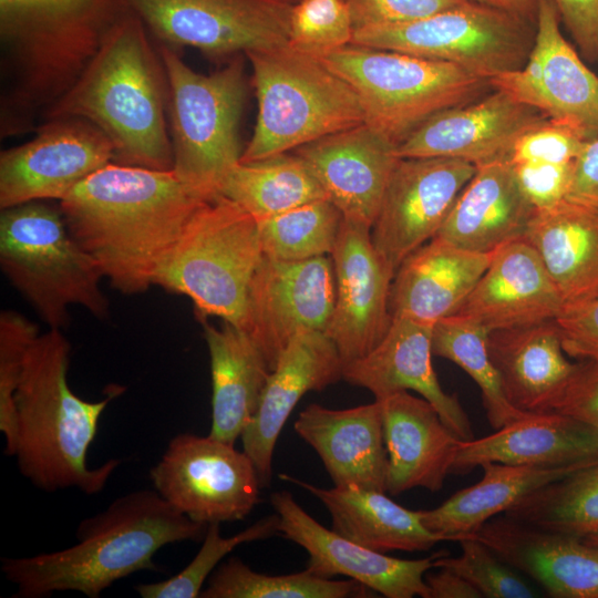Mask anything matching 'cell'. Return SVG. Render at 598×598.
Returning a JSON list of instances; mask_svg holds the SVG:
<instances>
[{
    "label": "cell",
    "instance_id": "6da1fadb",
    "mask_svg": "<svg viewBox=\"0 0 598 598\" xmlns=\"http://www.w3.org/2000/svg\"><path fill=\"white\" fill-rule=\"evenodd\" d=\"M202 200L173 171L110 163L58 202L69 231L121 293L154 286L155 274Z\"/></svg>",
    "mask_w": 598,
    "mask_h": 598
},
{
    "label": "cell",
    "instance_id": "7a4b0ae2",
    "mask_svg": "<svg viewBox=\"0 0 598 598\" xmlns=\"http://www.w3.org/2000/svg\"><path fill=\"white\" fill-rule=\"evenodd\" d=\"M168 89L163 62L143 21L125 7L106 28L97 50L47 120L90 122L110 140L113 163L173 169Z\"/></svg>",
    "mask_w": 598,
    "mask_h": 598
},
{
    "label": "cell",
    "instance_id": "3957f363",
    "mask_svg": "<svg viewBox=\"0 0 598 598\" xmlns=\"http://www.w3.org/2000/svg\"><path fill=\"white\" fill-rule=\"evenodd\" d=\"M207 525L176 511L154 488L115 498L82 519L74 545L27 557H2L0 569L16 586L14 598L76 591L97 598L114 582L141 570H158L153 558L164 546L203 540Z\"/></svg>",
    "mask_w": 598,
    "mask_h": 598
},
{
    "label": "cell",
    "instance_id": "277c9868",
    "mask_svg": "<svg viewBox=\"0 0 598 598\" xmlns=\"http://www.w3.org/2000/svg\"><path fill=\"white\" fill-rule=\"evenodd\" d=\"M71 343L61 329L49 328L30 346L16 391L17 445L21 475L53 493L74 488L91 496L104 489L121 460L90 468L87 452L107 404L123 392L111 385L100 401H86L70 388Z\"/></svg>",
    "mask_w": 598,
    "mask_h": 598
},
{
    "label": "cell",
    "instance_id": "5b68a950",
    "mask_svg": "<svg viewBox=\"0 0 598 598\" xmlns=\"http://www.w3.org/2000/svg\"><path fill=\"white\" fill-rule=\"evenodd\" d=\"M262 257L257 219L217 195L196 206L159 265L154 286L189 298L203 322L216 317L241 329Z\"/></svg>",
    "mask_w": 598,
    "mask_h": 598
},
{
    "label": "cell",
    "instance_id": "8992f818",
    "mask_svg": "<svg viewBox=\"0 0 598 598\" xmlns=\"http://www.w3.org/2000/svg\"><path fill=\"white\" fill-rule=\"evenodd\" d=\"M258 102L240 162L289 153L364 123L353 89L319 58L289 44L246 53Z\"/></svg>",
    "mask_w": 598,
    "mask_h": 598
},
{
    "label": "cell",
    "instance_id": "52a82bcc",
    "mask_svg": "<svg viewBox=\"0 0 598 598\" xmlns=\"http://www.w3.org/2000/svg\"><path fill=\"white\" fill-rule=\"evenodd\" d=\"M0 267L49 328L63 330L71 306L99 319L110 315L104 278L69 231L59 204L37 200L1 209Z\"/></svg>",
    "mask_w": 598,
    "mask_h": 598
},
{
    "label": "cell",
    "instance_id": "ba28073f",
    "mask_svg": "<svg viewBox=\"0 0 598 598\" xmlns=\"http://www.w3.org/2000/svg\"><path fill=\"white\" fill-rule=\"evenodd\" d=\"M168 89V125L173 172L198 199L218 195L240 162L239 121L246 97L240 55L210 73L190 69L167 44H161Z\"/></svg>",
    "mask_w": 598,
    "mask_h": 598
},
{
    "label": "cell",
    "instance_id": "9c48e42d",
    "mask_svg": "<svg viewBox=\"0 0 598 598\" xmlns=\"http://www.w3.org/2000/svg\"><path fill=\"white\" fill-rule=\"evenodd\" d=\"M319 59L353 89L364 123L396 146L436 113L493 90L455 64L398 51L349 44Z\"/></svg>",
    "mask_w": 598,
    "mask_h": 598
},
{
    "label": "cell",
    "instance_id": "30bf717a",
    "mask_svg": "<svg viewBox=\"0 0 598 598\" xmlns=\"http://www.w3.org/2000/svg\"><path fill=\"white\" fill-rule=\"evenodd\" d=\"M121 0H0V30L16 62L11 95L38 109L75 82L123 10Z\"/></svg>",
    "mask_w": 598,
    "mask_h": 598
},
{
    "label": "cell",
    "instance_id": "8fae6325",
    "mask_svg": "<svg viewBox=\"0 0 598 598\" xmlns=\"http://www.w3.org/2000/svg\"><path fill=\"white\" fill-rule=\"evenodd\" d=\"M534 24L468 0L413 22L355 28L351 44L452 63L489 81L524 66Z\"/></svg>",
    "mask_w": 598,
    "mask_h": 598
},
{
    "label": "cell",
    "instance_id": "7c38bea8",
    "mask_svg": "<svg viewBox=\"0 0 598 598\" xmlns=\"http://www.w3.org/2000/svg\"><path fill=\"white\" fill-rule=\"evenodd\" d=\"M153 488L176 511L208 525L245 519L260 502L250 457L209 435L178 433L150 470Z\"/></svg>",
    "mask_w": 598,
    "mask_h": 598
},
{
    "label": "cell",
    "instance_id": "4fadbf2b",
    "mask_svg": "<svg viewBox=\"0 0 598 598\" xmlns=\"http://www.w3.org/2000/svg\"><path fill=\"white\" fill-rule=\"evenodd\" d=\"M163 44L210 58L288 44L291 0H121Z\"/></svg>",
    "mask_w": 598,
    "mask_h": 598
},
{
    "label": "cell",
    "instance_id": "5bb4252c",
    "mask_svg": "<svg viewBox=\"0 0 598 598\" xmlns=\"http://www.w3.org/2000/svg\"><path fill=\"white\" fill-rule=\"evenodd\" d=\"M334 300L336 279L328 256L298 261L264 256L248 289L241 330L271 372L298 333L327 332Z\"/></svg>",
    "mask_w": 598,
    "mask_h": 598
},
{
    "label": "cell",
    "instance_id": "9a60e30c",
    "mask_svg": "<svg viewBox=\"0 0 598 598\" xmlns=\"http://www.w3.org/2000/svg\"><path fill=\"white\" fill-rule=\"evenodd\" d=\"M559 22L554 1L538 0L535 41L526 63L489 83L590 141L598 137V76L564 38Z\"/></svg>",
    "mask_w": 598,
    "mask_h": 598
},
{
    "label": "cell",
    "instance_id": "2e32d148",
    "mask_svg": "<svg viewBox=\"0 0 598 598\" xmlns=\"http://www.w3.org/2000/svg\"><path fill=\"white\" fill-rule=\"evenodd\" d=\"M475 172L474 164L455 158L399 159L371 228L373 245L394 275L436 236Z\"/></svg>",
    "mask_w": 598,
    "mask_h": 598
},
{
    "label": "cell",
    "instance_id": "e0dca14e",
    "mask_svg": "<svg viewBox=\"0 0 598 598\" xmlns=\"http://www.w3.org/2000/svg\"><path fill=\"white\" fill-rule=\"evenodd\" d=\"M113 159L112 143L90 122L48 120L31 141L1 152L0 208L37 200L60 202Z\"/></svg>",
    "mask_w": 598,
    "mask_h": 598
},
{
    "label": "cell",
    "instance_id": "ac0fdd59",
    "mask_svg": "<svg viewBox=\"0 0 598 598\" xmlns=\"http://www.w3.org/2000/svg\"><path fill=\"white\" fill-rule=\"evenodd\" d=\"M371 226L342 218L331 252L336 300L327 334L343 367L371 352L386 334L394 271L373 245Z\"/></svg>",
    "mask_w": 598,
    "mask_h": 598
},
{
    "label": "cell",
    "instance_id": "d6986e66",
    "mask_svg": "<svg viewBox=\"0 0 598 598\" xmlns=\"http://www.w3.org/2000/svg\"><path fill=\"white\" fill-rule=\"evenodd\" d=\"M279 517V534L302 547L307 569L317 576H346L386 598H430L425 574L441 551L420 559H401L367 548L312 518L287 491L270 495Z\"/></svg>",
    "mask_w": 598,
    "mask_h": 598
},
{
    "label": "cell",
    "instance_id": "ffe728a7",
    "mask_svg": "<svg viewBox=\"0 0 598 598\" xmlns=\"http://www.w3.org/2000/svg\"><path fill=\"white\" fill-rule=\"evenodd\" d=\"M545 118L535 107L493 89L431 116L396 146V153L400 158H455L476 167L508 161L516 140Z\"/></svg>",
    "mask_w": 598,
    "mask_h": 598
},
{
    "label": "cell",
    "instance_id": "44dd1931",
    "mask_svg": "<svg viewBox=\"0 0 598 598\" xmlns=\"http://www.w3.org/2000/svg\"><path fill=\"white\" fill-rule=\"evenodd\" d=\"M343 379V362L330 337L320 330L298 333L269 373L258 410L244 430L243 451L250 457L261 487L272 477V457L282 427L300 399Z\"/></svg>",
    "mask_w": 598,
    "mask_h": 598
},
{
    "label": "cell",
    "instance_id": "7402d4cb",
    "mask_svg": "<svg viewBox=\"0 0 598 598\" xmlns=\"http://www.w3.org/2000/svg\"><path fill=\"white\" fill-rule=\"evenodd\" d=\"M292 152L308 165L343 218L372 227L400 159L395 144L363 123Z\"/></svg>",
    "mask_w": 598,
    "mask_h": 598
},
{
    "label": "cell",
    "instance_id": "603a6c76",
    "mask_svg": "<svg viewBox=\"0 0 598 598\" xmlns=\"http://www.w3.org/2000/svg\"><path fill=\"white\" fill-rule=\"evenodd\" d=\"M432 323L392 318L380 343L367 355L343 367V380L369 390L374 399L398 391H415L439 412L461 440L475 439L471 420L456 394L441 386L432 364Z\"/></svg>",
    "mask_w": 598,
    "mask_h": 598
},
{
    "label": "cell",
    "instance_id": "cb8c5ba5",
    "mask_svg": "<svg viewBox=\"0 0 598 598\" xmlns=\"http://www.w3.org/2000/svg\"><path fill=\"white\" fill-rule=\"evenodd\" d=\"M564 302L536 250L522 237L496 249L455 315L491 332L554 320Z\"/></svg>",
    "mask_w": 598,
    "mask_h": 598
},
{
    "label": "cell",
    "instance_id": "d4e9b609",
    "mask_svg": "<svg viewBox=\"0 0 598 598\" xmlns=\"http://www.w3.org/2000/svg\"><path fill=\"white\" fill-rule=\"evenodd\" d=\"M474 536L554 598H598V547L537 528L506 515L487 520Z\"/></svg>",
    "mask_w": 598,
    "mask_h": 598
},
{
    "label": "cell",
    "instance_id": "484cf974",
    "mask_svg": "<svg viewBox=\"0 0 598 598\" xmlns=\"http://www.w3.org/2000/svg\"><path fill=\"white\" fill-rule=\"evenodd\" d=\"M293 429L319 455L334 486L386 493L389 460L378 400L348 409L311 403Z\"/></svg>",
    "mask_w": 598,
    "mask_h": 598
},
{
    "label": "cell",
    "instance_id": "4316f807",
    "mask_svg": "<svg viewBox=\"0 0 598 598\" xmlns=\"http://www.w3.org/2000/svg\"><path fill=\"white\" fill-rule=\"evenodd\" d=\"M379 401L388 452L386 492L443 488L461 440L424 398L398 391Z\"/></svg>",
    "mask_w": 598,
    "mask_h": 598
},
{
    "label": "cell",
    "instance_id": "83f0119b",
    "mask_svg": "<svg viewBox=\"0 0 598 598\" xmlns=\"http://www.w3.org/2000/svg\"><path fill=\"white\" fill-rule=\"evenodd\" d=\"M598 461V430L555 412L529 414L491 435L462 441L451 474L483 463L560 467Z\"/></svg>",
    "mask_w": 598,
    "mask_h": 598
},
{
    "label": "cell",
    "instance_id": "f1b7e54d",
    "mask_svg": "<svg viewBox=\"0 0 598 598\" xmlns=\"http://www.w3.org/2000/svg\"><path fill=\"white\" fill-rule=\"evenodd\" d=\"M495 251H471L433 237L396 269L390 291L392 318L434 324L455 315L489 266Z\"/></svg>",
    "mask_w": 598,
    "mask_h": 598
},
{
    "label": "cell",
    "instance_id": "f546056e",
    "mask_svg": "<svg viewBox=\"0 0 598 598\" xmlns=\"http://www.w3.org/2000/svg\"><path fill=\"white\" fill-rule=\"evenodd\" d=\"M487 348L507 401L525 413H548L579 364L568 360L555 319L493 330Z\"/></svg>",
    "mask_w": 598,
    "mask_h": 598
},
{
    "label": "cell",
    "instance_id": "4dcf8cb0",
    "mask_svg": "<svg viewBox=\"0 0 598 598\" xmlns=\"http://www.w3.org/2000/svg\"><path fill=\"white\" fill-rule=\"evenodd\" d=\"M535 210L511 162H492L476 167L436 236L466 250L494 251L524 237Z\"/></svg>",
    "mask_w": 598,
    "mask_h": 598
},
{
    "label": "cell",
    "instance_id": "1f68e13d",
    "mask_svg": "<svg viewBox=\"0 0 598 598\" xmlns=\"http://www.w3.org/2000/svg\"><path fill=\"white\" fill-rule=\"evenodd\" d=\"M279 477L318 498L329 512L334 532L372 550L426 551L447 540L424 526L420 511L401 506L385 492L352 486L323 488L288 474Z\"/></svg>",
    "mask_w": 598,
    "mask_h": 598
},
{
    "label": "cell",
    "instance_id": "d6a6232c",
    "mask_svg": "<svg viewBox=\"0 0 598 598\" xmlns=\"http://www.w3.org/2000/svg\"><path fill=\"white\" fill-rule=\"evenodd\" d=\"M203 324L213 388L208 435L235 444L258 410L270 370L245 331Z\"/></svg>",
    "mask_w": 598,
    "mask_h": 598
},
{
    "label": "cell",
    "instance_id": "836d02e7",
    "mask_svg": "<svg viewBox=\"0 0 598 598\" xmlns=\"http://www.w3.org/2000/svg\"><path fill=\"white\" fill-rule=\"evenodd\" d=\"M564 301L598 288V210L570 202L535 210L524 236Z\"/></svg>",
    "mask_w": 598,
    "mask_h": 598
},
{
    "label": "cell",
    "instance_id": "e575fe53",
    "mask_svg": "<svg viewBox=\"0 0 598 598\" xmlns=\"http://www.w3.org/2000/svg\"><path fill=\"white\" fill-rule=\"evenodd\" d=\"M591 463L595 462L560 467L483 463V476L476 484L457 491L435 508L420 511L422 522L431 532L458 542L529 493Z\"/></svg>",
    "mask_w": 598,
    "mask_h": 598
},
{
    "label": "cell",
    "instance_id": "d590c367",
    "mask_svg": "<svg viewBox=\"0 0 598 598\" xmlns=\"http://www.w3.org/2000/svg\"><path fill=\"white\" fill-rule=\"evenodd\" d=\"M218 195L231 199L257 220L328 198L311 169L293 152L239 162L223 181Z\"/></svg>",
    "mask_w": 598,
    "mask_h": 598
},
{
    "label": "cell",
    "instance_id": "8d00e7d4",
    "mask_svg": "<svg viewBox=\"0 0 598 598\" xmlns=\"http://www.w3.org/2000/svg\"><path fill=\"white\" fill-rule=\"evenodd\" d=\"M504 515L581 539L598 535V461L529 493Z\"/></svg>",
    "mask_w": 598,
    "mask_h": 598
},
{
    "label": "cell",
    "instance_id": "74e56055",
    "mask_svg": "<svg viewBox=\"0 0 598 598\" xmlns=\"http://www.w3.org/2000/svg\"><path fill=\"white\" fill-rule=\"evenodd\" d=\"M488 331L475 321L451 316L436 321L432 331L433 355L447 359L478 385L486 419L498 430L532 413L515 409L507 401L487 348Z\"/></svg>",
    "mask_w": 598,
    "mask_h": 598
},
{
    "label": "cell",
    "instance_id": "f35d334b",
    "mask_svg": "<svg viewBox=\"0 0 598 598\" xmlns=\"http://www.w3.org/2000/svg\"><path fill=\"white\" fill-rule=\"evenodd\" d=\"M199 598H349L368 597L370 589L353 580H333L309 569L288 575L252 570L238 557L221 563L207 579Z\"/></svg>",
    "mask_w": 598,
    "mask_h": 598
},
{
    "label": "cell",
    "instance_id": "ab89813d",
    "mask_svg": "<svg viewBox=\"0 0 598 598\" xmlns=\"http://www.w3.org/2000/svg\"><path fill=\"white\" fill-rule=\"evenodd\" d=\"M342 218L329 198H321L257 220L264 256L298 261L331 255Z\"/></svg>",
    "mask_w": 598,
    "mask_h": 598
},
{
    "label": "cell",
    "instance_id": "60d3db41",
    "mask_svg": "<svg viewBox=\"0 0 598 598\" xmlns=\"http://www.w3.org/2000/svg\"><path fill=\"white\" fill-rule=\"evenodd\" d=\"M277 534V513L260 518L230 537L221 536L219 523L208 524L200 549L186 567L167 579L138 584L134 589L142 598H197L212 573L231 550L241 544L264 540Z\"/></svg>",
    "mask_w": 598,
    "mask_h": 598
},
{
    "label": "cell",
    "instance_id": "b9f144b4",
    "mask_svg": "<svg viewBox=\"0 0 598 598\" xmlns=\"http://www.w3.org/2000/svg\"><path fill=\"white\" fill-rule=\"evenodd\" d=\"M462 553L452 557L442 550L434 567L447 568L472 584L487 598H534L538 591L520 573L501 559L485 543L474 535L458 540Z\"/></svg>",
    "mask_w": 598,
    "mask_h": 598
},
{
    "label": "cell",
    "instance_id": "7bdbcfd3",
    "mask_svg": "<svg viewBox=\"0 0 598 598\" xmlns=\"http://www.w3.org/2000/svg\"><path fill=\"white\" fill-rule=\"evenodd\" d=\"M353 20L347 0H298L293 3L288 44L320 58L351 44Z\"/></svg>",
    "mask_w": 598,
    "mask_h": 598
},
{
    "label": "cell",
    "instance_id": "ee69618b",
    "mask_svg": "<svg viewBox=\"0 0 598 598\" xmlns=\"http://www.w3.org/2000/svg\"><path fill=\"white\" fill-rule=\"evenodd\" d=\"M39 336L38 327L21 313L3 310L0 315V431L4 454L14 456L17 412L14 395L27 352Z\"/></svg>",
    "mask_w": 598,
    "mask_h": 598
},
{
    "label": "cell",
    "instance_id": "f6af8a7d",
    "mask_svg": "<svg viewBox=\"0 0 598 598\" xmlns=\"http://www.w3.org/2000/svg\"><path fill=\"white\" fill-rule=\"evenodd\" d=\"M586 140L571 127L545 118L526 132L515 142L509 162L573 163L582 151Z\"/></svg>",
    "mask_w": 598,
    "mask_h": 598
},
{
    "label": "cell",
    "instance_id": "bcb514c9",
    "mask_svg": "<svg viewBox=\"0 0 598 598\" xmlns=\"http://www.w3.org/2000/svg\"><path fill=\"white\" fill-rule=\"evenodd\" d=\"M555 322L567 355L598 360V288L565 301Z\"/></svg>",
    "mask_w": 598,
    "mask_h": 598
},
{
    "label": "cell",
    "instance_id": "7dc6e473",
    "mask_svg": "<svg viewBox=\"0 0 598 598\" xmlns=\"http://www.w3.org/2000/svg\"><path fill=\"white\" fill-rule=\"evenodd\" d=\"M353 25L401 24L422 20L468 0H347Z\"/></svg>",
    "mask_w": 598,
    "mask_h": 598
},
{
    "label": "cell",
    "instance_id": "c3c4849f",
    "mask_svg": "<svg viewBox=\"0 0 598 598\" xmlns=\"http://www.w3.org/2000/svg\"><path fill=\"white\" fill-rule=\"evenodd\" d=\"M512 165L522 190L536 210L550 208L566 199L574 162H524Z\"/></svg>",
    "mask_w": 598,
    "mask_h": 598
},
{
    "label": "cell",
    "instance_id": "681fc988",
    "mask_svg": "<svg viewBox=\"0 0 598 598\" xmlns=\"http://www.w3.org/2000/svg\"><path fill=\"white\" fill-rule=\"evenodd\" d=\"M578 364L548 412L570 416L598 430V360Z\"/></svg>",
    "mask_w": 598,
    "mask_h": 598
},
{
    "label": "cell",
    "instance_id": "f907efd6",
    "mask_svg": "<svg viewBox=\"0 0 598 598\" xmlns=\"http://www.w3.org/2000/svg\"><path fill=\"white\" fill-rule=\"evenodd\" d=\"M580 54L598 61V0H553Z\"/></svg>",
    "mask_w": 598,
    "mask_h": 598
},
{
    "label": "cell",
    "instance_id": "816d5d0a",
    "mask_svg": "<svg viewBox=\"0 0 598 598\" xmlns=\"http://www.w3.org/2000/svg\"><path fill=\"white\" fill-rule=\"evenodd\" d=\"M566 199L598 210V137L587 141L575 159Z\"/></svg>",
    "mask_w": 598,
    "mask_h": 598
},
{
    "label": "cell",
    "instance_id": "f5cc1de1",
    "mask_svg": "<svg viewBox=\"0 0 598 598\" xmlns=\"http://www.w3.org/2000/svg\"><path fill=\"white\" fill-rule=\"evenodd\" d=\"M430 598H482L480 591L462 576L447 568L424 576Z\"/></svg>",
    "mask_w": 598,
    "mask_h": 598
},
{
    "label": "cell",
    "instance_id": "db71d44e",
    "mask_svg": "<svg viewBox=\"0 0 598 598\" xmlns=\"http://www.w3.org/2000/svg\"><path fill=\"white\" fill-rule=\"evenodd\" d=\"M511 14L523 18L536 24L538 0H472Z\"/></svg>",
    "mask_w": 598,
    "mask_h": 598
},
{
    "label": "cell",
    "instance_id": "11a10c76",
    "mask_svg": "<svg viewBox=\"0 0 598 598\" xmlns=\"http://www.w3.org/2000/svg\"><path fill=\"white\" fill-rule=\"evenodd\" d=\"M587 544L598 547V535L584 539Z\"/></svg>",
    "mask_w": 598,
    "mask_h": 598
},
{
    "label": "cell",
    "instance_id": "9f6ffc18",
    "mask_svg": "<svg viewBox=\"0 0 598 598\" xmlns=\"http://www.w3.org/2000/svg\"><path fill=\"white\" fill-rule=\"evenodd\" d=\"M291 1H292V3H295V2H297L298 0H291Z\"/></svg>",
    "mask_w": 598,
    "mask_h": 598
}]
</instances>
